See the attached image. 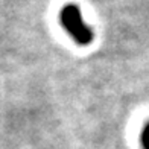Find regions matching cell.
Wrapping results in <instances>:
<instances>
[{
	"label": "cell",
	"instance_id": "obj_1",
	"mask_svg": "<svg viewBox=\"0 0 149 149\" xmlns=\"http://www.w3.org/2000/svg\"><path fill=\"white\" fill-rule=\"evenodd\" d=\"M61 24L81 46H87L93 41V31L84 23L81 9L76 5H65L59 14Z\"/></svg>",
	"mask_w": 149,
	"mask_h": 149
},
{
	"label": "cell",
	"instance_id": "obj_2",
	"mask_svg": "<svg viewBox=\"0 0 149 149\" xmlns=\"http://www.w3.org/2000/svg\"><path fill=\"white\" fill-rule=\"evenodd\" d=\"M141 145H143V149H149V123L141 132Z\"/></svg>",
	"mask_w": 149,
	"mask_h": 149
}]
</instances>
